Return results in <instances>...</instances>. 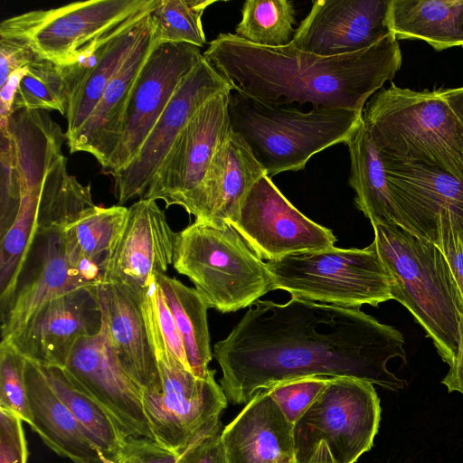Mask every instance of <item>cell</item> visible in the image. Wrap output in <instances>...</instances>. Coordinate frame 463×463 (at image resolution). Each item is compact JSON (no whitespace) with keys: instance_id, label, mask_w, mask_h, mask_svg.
Here are the masks:
<instances>
[{"instance_id":"6da1fadb","label":"cell","mask_w":463,"mask_h":463,"mask_svg":"<svg viewBox=\"0 0 463 463\" xmlns=\"http://www.w3.org/2000/svg\"><path fill=\"white\" fill-rule=\"evenodd\" d=\"M404 338L359 308L291 298L285 304L253 303L213 347L221 386L233 404L256 392L303 377H354L398 391L406 382L387 362H406Z\"/></svg>"},{"instance_id":"7a4b0ae2","label":"cell","mask_w":463,"mask_h":463,"mask_svg":"<svg viewBox=\"0 0 463 463\" xmlns=\"http://www.w3.org/2000/svg\"><path fill=\"white\" fill-rule=\"evenodd\" d=\"M203 56L232 90L272 106L310 103L313 108L363 112L370 97L394 78L402 52L392 33L364 50L333 57L248 43L220 33Z\"/></svg>"},{"instance_id":"3957f363","label":"cell","mask_w":463,"mask_h":463,"mask_svg":"<svg viewBox=\"0 0 463 463\" xmlns=\"http://www.w3.org/2000/svg\"><path fill=\"white\" fill-rule=\"evenodd\" d=\"M362 116L381 156L463 175V126L439 89L415 91L392 83L367 100Z\"/></svg>"},{"instance_id":"277c9868","label":"cell","mask_w":463,"mask_h":463,"mask_svg":"<svg viewBox=\"0 0 463 463\" xmlns=\"http://www.w3.org/2000/svg\"><path fill=\"white\" fill-rule=\"evenodd\" d=\"M373 228V243L391 276L392 299L413 315L450 366L458 350L459 315L444 256L435 244L400 226Z\"/></svg>"},{"instance_id":"5b68a950","label":"cell","mask_w":463,"mask_h":463,"mask_svg":"<svg viewBox=\"0 0 463 463\" xmlns=\"http://www.w3.org/2000/svg\"><path fill=\"white\" fill-rule=\"evenodd\" d=\"M232 90L229 115L269 177L305 168L322 150L346 143L362 124V112L272 106Z\"/></svg>"},{"instance_id":"8992f818","label":"cell","mask_w":463,"mask_h":463,"mask_svg":"<svg viewBox=\"0 0 463 463\" xmlns=\"http://www.w3.org/2000/svg\"><path fill=\"white\" fill-rule=\"evenodd\" d=\"M173 265L222 313L250 307L272 290L265 262L230 224L195 221L176 232Z\"/></svg>"},{"instance_id":"52a82bcc","label":"cell","mask_w":463,"mask_h":463,"mask_svg":"<svg viewBox=\"0 0 463 463\" xmlns=\"http://www.w3.org/2000/svg\"><path fill=\"white\" fill-rule=\"evenodd\" d=\"M272 290L347 308L392 299L391 276L371 243L364 249L329 247L265 262Z\"/></svg>"},{"instance_id":"ba28073f","label":"cell","mask_w":463,"mask_h":463,"mask_svg":"<svg viewBox=\"0 0 463 463\" xmlns=\"http://www.w3.org/2000/svg\"><path fill=\"white\" fill-rule=\"evenodd\" d=\"M381 406L368 381L333 377L293 424L295 463H306L325 442L336 463H354L370 450Z\"/></svg>"},{"instance_id":"9c48e42d","label":"cell","mask_w":463,"mask_h":463,"mask_svg":"<svg viewBox=\"0 0 463 463\" xmlns=\"http://www.w3.org/2000/svg\"><path fill=\"white\" fill-rule=\"evenodd\" d=\"M159 0H90L12 16L0 24V36L27 43L39 56L71 64L99 39Z\"/></svg>"},{"instance_id":"30bf717a","label":"cell","mask_w":463,"mask_h":463,"mask_svg":"<svg viewBox=\"0 0 463 463\" xmlns=\"http://www.w3.org/2000/svg\"><path fill=\"white\" fill-rule=\"evenodd\" d=\"M162 392H143L144 410L154 439L178 456L202 437L222 428L227 397L215 371L199 378L174 356L156 355Z\"/></svg>"},{"instance_id":"8fae6325","label":"cell","mask_w":463,"mask_h":463,"mask_svg":"<svg viewBox=\"0 0 463 463\" xmlns=\"http://www.w3.org/2000/svg\"><path fill=\"white\" fill-rule=\"evenodd\" d=\"M232 90L215 95L194 113L156 170L142 198L186 209L218 147L232 133L229 115Z\"/></svg>"},{"instance_id":"7c38bea8","label":"cell","mask_w":463,"mask_h":463,"mask_svg":"<svg viewBox=\"0 0 463 463\" xmlns=\"http://www.w3.org/2000/svg\"><path fill=\"white\" fill-rule=\"evenodd\" d=\"M200 48L188 43L156 44L132 87L125 109L121 138L106 168H125L170 102L183 80L202 60Z\"/></svg>"},{"instance_id":"4fadbf2b","label":"cell","mask_w":463,"mask_h":463,"mask_svg":"<svg viewBox=\"0 0 463 463\" xmlns=\"http://www.w3.org/2000/svg\"><path fill=\"white\" fill-rule=\"evenodd\" d=\"M232 226L267 261L324 250L336 241L330 229L300 213L267 175L249 191Z\"/></svg>"},{"instance_id":"5bb4252c","label":"cell","mask_w":463,"mask_h":463,"mask_svg":"<svg viewBox=\"0 0 463 463\" xmlns=\"http://www.w3.org/2000/svg\"><path fill=\"white\" fill-rule=\"evenodd\" d=\"M227 90H232L229 81L203 57L179 85L137 156L111 174L118 205L144 196L156 170L191 118L209 99Z\"/></svg>"},{"instance_id":"9a60e30c","label":"cell","mask_w":463,"mask_h":463,"mask_svg":"<svg viewBox=\"0 0 463 463\" xmlns=\"http://www.w3.org/2000/svg\"><path fill=\"white\" fill-rule=\"evenodd\" d=\"M102 322L97 286H87L48 301L3 341L41 367L64 368L76 343L97 335Z\"/></svg>"},{"instance_id":"2e32d148","label":"cell","mask_w":463,"mask_h":463,"mask_svg":"<svg viewBox=\"0 0 463 463\" xmlns=\"http://www.w3.org/2000/svg\"><path fill=\"white\" fill-rule=\"evenodd\" d=\"M63 369L109 411L125 436L154 439L144 410L143 392L119 363L103 322L97 335L76 343Z\"/></svg>"},{"instance_id":"e0dca14e","label":"cell","mask_w":463,"mask_h":463,"mask_svg":"<svg viewBox=\"0 0 463 463\" xmlns=\"http://www.w3.org/2000/svg\"><path fill=\"white\" fill-rule=\"evenodd\" d=\"M175 235L156 201L134 203L107 262L104 282L124 288L139 300L155 277L166 274L173 264Z\"/></svg>"},{"instance_id":"ac0fdd59","label":"cell","mask_w":463,"mask_h":463,"mask_svg":"<svg viewBox=\"0 0 463 463\" xmlns=\"http://www.w3.org/2000/svg\"><path fill=\"white\" fill-rule=\"evenodd\" d=\"M391 0H317L295 30L292 43L301 51L333 57L356 52L391 33Z\"/></svg>"},{"instance_id":"d6986e66","label":"cell","mask_w":463,"mask_h":463,"mask_svg":"<svg viewBox=\"0 0 463 463\" xmlns=\"http://www.w3.org/2000/svg\"><path fill=\"white\" fill-rule=\"evenodd\" d=\"M381 158L404 230L435 244L439 215L449 213L463 222V175L424 164Z\"/></svg>"},{"instance_id":"ffe728a7","label":"cell","mask_w":463,"mask_h":463,"mask_svg":"<svg viewBox=\"0 0 463 463\" xmlns=\"http://www.w3.org/2000/svg\"><path fill=\"white\" fill-rule=\"evenodd\" d=\"M40 240L35 271L18 288L2 314L1 341L10 338L45 303L67 292L104 282L105 269L70 255L62 232L36 235Z\"/></svg>"},{"instance_id":"44dd1931","label":"cell","mask_w":463,"mask_h":463,"mask_svg":"<svg viewBox=\"0 0 463 463\" xmlns=\"http://www.w3.org/2000/svg\"><path fill=\"white\" fill-rule=\"evenodd\" d=\"M265 175L243 137L232 130L215 152L185 211L197 222L232 225L245 196Z\"/></svg>"},{"instance_id":"7402d4cb","label":"cell","mask_w":463,"mask_h":463,"mask_svg":"<svg viewBox=\"0 0 463 463\" xmlns=\"http://www.w3.org/2000/svg\"><path fill=\"white\" fill-rule=\"evenodd\" d=\"M102 319L119 363L142 392H162L163 384L139 301L124 288L97 285Z\"/></svg>"},{"instance_id":"603a6c76","label":"cell","mask_w":463,"mask_h":463,"mask_svg":"<svg viewBox=\"0 0 463 463\" xmlns=\"http://www.w3.org/2000/svg\"><path fill=\"white\" fill-rule=\"evenodd\" d=\"M228 463H278L295 458L293 423L261 390L222 431Z\"/></svg>"},{"instance_id":"cb8c5ba5","label":"cell","mask_w":463,"mask_h":463,"mask_svg":"<svg viewBox=\"0 0 463 463\" xmlns=\"http://www.w3.org/2000/svg\"><path fill=\"white\" fill-rule=\"evenodd\" d=\"M156 44L151 24L118 71L107 84L90 118L74 137L68 141L71 153H89L104 169L107 168L121 138L123 117L132 87Z\"/></svg>"},{"instance_id":"d4e9b609","label":"cell","mask_w":463,"mask_h":463,"mask_svg":"<svg viewBox=\"0 0 463 463\" xmlns=\"http://www.w3.org/2000/svg\"><path fill=\"white\" fill-rule=\"evenodd\" d=\"M24 378L31 428L55 453L74 463H106L69 408L55 393L41 367L27 360Z\"/></svg>"},{"instance_id":"484cf974","label":"cell","mask_w":463,"mask_h":463,"mask_svg":"<svg viewBox=\"0 0 463 463\" xmlns=\"http://www.w3.org/2000/svg\"><path fill=\"white\" fill-rule=\"evenodd\" d=\"M151 10L129 18L105 38L97 62L85 71L80 83L71 97L65 116L67 141L74 137L90 118L107 84L150 27Z\"/></svg>"},{"instance_id":"4316f807","label":"cell","mask_w":463,"mask_h":463,"mask_svg":"<svg viewBox=\"0 0 463 463\" xmlns=\"http://www.w3.org/2000/svg\"><path fill=\"white\" fill-rule=\"evenodd\" d=\"M387 23L399 40H422L436 51L463 47V0H391Z\"/></svg>"},{"instance_id":"83f0119b","label":"cell","mask_w":463,"mask_h":463,"mask_svg":"<svg viewBox=\"0 0 463 463\" xmlns=\"http://www.w3.org/2000/svg\"><path fill=\"white\" fill-rule=\"evenodd\" d=\"M363 117V116H362ZM346 146L350 155L349 184L354 203L373 224H393L403 229L392 199L384 165L364 121Z\"/></svg>"},{"instance_id":"f1b7e54d","label":"cell","mask_w":463,"mask_h":463,"mask_svg":"<svg viewBox=\"0 0 463 463\" xmlns=\"http://www.w3.org/2000/svg\"><path fill=\"white\" fill-rule=\"evenodd\" d=\"M1 110H57L66 116L71 89L64 64L37 56L1 87Z\"/></svg>"},{"instance_id":"f546056e","label":"cell","mask_w":463,"mask_h":463,"mask_svg":"<svg viewBox=\"0 0 463 463\" xmlns=\"http://www.w3.org/2000/svg\"><path fill=\"white\" fill-rule=\"evenodd\" d=\"M173 314L181 335L188 365L199 378H206L213 370V358L207 323L209 308L195 288H189L167 274L155 277Z\"/></svg>"},{"instance_id":"4dcf8cb0","label":"cell","mask_w":463,"mask_h":463,"mask_svg":"<svg viewBox=\"0 0 463 463\" xmlns=\"http://www.w3.org/2000/svg\"><path fill=\"white\" fill-rule=\"evenodd\" d=\"M41 367V366H40ZM45 378L80 423L101 457L113 461L127 436L109 411L61 367H41Z\"/></svg>"},{"instance_id":"1f68e13d","label":"cell","mask_w":463,"mask_h":463,"mask_svg":"<svg viewBox=\"0 0 463 463\" xmlns=\"http://www.w3.org/2000/svg\"><path fill=\"white\" fill-rule=\"evenodd\" d=\"M96 205L90 184L70 175L62 155L45 175L40 193L36 235L62 232Z\"/></svg>"},{"instance_id":"d6a6232c","label":"cell","mask_w":463,"mask_h":463,"mask_svg":"<svg viewBox=\"0 0 463 463\" xmlns=\"http://www.w3.org/2000/svg\"><path fill=\"white\" fill-rule=\"evenodd\" d=\"M44 177L23 191L16 215L9 228L1 235L0 300L2 314L7 308L18 288L24 263L36 238L38 204Z\"/></svg>"},{"instance_id":"836d02e7","label":"cell","mask_w":463,"mask_h":463,"mask_svg":"<svg viewBox=\"0 0 463 463\" xmlns=\"http://www.w3.org/2000/svg\"><path fill=\"white\" fill-rule=\"evenodd\" d=\"M128 208L95 206L62 232L67 250L106 270L107 262L123 230Z\"/></svg>"},{"instance_id":"e575fe53","label":"cell","mask_w":463,"mask_h":463,"mask_svg":"<svg viewBox=\"0 0 463 463\" xmlns=\"http://www.w3.org/2000/svg\"><path fill=\"white\" fill-rule=\"evenodd\" d=\"M296 14L290 0H247L243 3L235 35L260 46L288 45L295 33Z\"/></svg>"},{"instance_id":"d590c367","label":"cell","mask_w":463,"mask_h":463,"mask_svg":"<svg viewBox=\"0 0 463 463\" xmlns=\"http://www.w3.org/2000/svg\"><path fill=\"white\" fill-rule=\"evenodd\" d=\"M214 0H159L150 11L156 44L188 43L198 48L205 43L202 25L204 10Z\"/></svg>"},{"instance_id":"8d00e7d4","label":"cell","mask_w":463,"mask_h":463,"mask_svg":"<svg viewBox=\"0 0 463 463\" xmlns=\"http://www.w3.org/2000/svg\"><path fill=\"white\" fill-rule=\"evenodd\" d=\"M138 301L155 355H172L191 372L173 314L156 279Z\"/></svg>"},{"instance_id":"74e56055","label":"cell","mask_w":463,"mask_h":463,"mask_svg":"<svg viewBox=\"0 0 463 463\" xmlns=\"http://www.w3.org/2000/svg\"><path fill=\"white\" fill-rule=\"evenodd\" d=\"M26 359L8 342L0 345V410L18 416L30 426L33 416L27 397Z\"/></svg>"},{"instance_id":"f35d334b","label":"cell","mask_w":463,"mask_h":463,"mask_svg":"<svg viewBox=\"0 0 463 463\" xmlns=\"http://www.w3.org/2000/svg\"><path fill=\"white\" fill-rule=\"evenodd\" d=\"M1 235L12 224L21 200V176L14 139L5 122H1Z\"/></svg>"},{"instance_id":"ab89813d","label":"cell","mask_w":463,"mask_h":463,"mask_svg":"<svg viewBox=\"0 0 463 463\" xmlns=\"http://www.w3.org/2000/svg\"><path fill=\"white\" fill-rule=\"evenodd\" d=\"M328 381L329 378L326 377H303L277 383L266 390L287 419L294 424Z\"/></svg>"},{"instance_id":"60d3db41","label":"cell","mask_w":463,"mask_h":463,"mask_svg":"<svg viewBox=\"0 0 463 463\" xmlns=\"http://www.w3.org/2000/svg\"><path fill=\"white\" fill-rule=\"evenodd\" d=\"M435 245L441 251L449 266L457 298L458 312H463V239L460 230L463 222L451 214L439 215L436 222Z\"/></svg>"},{"instance_id":"b9f144b4","label":"cell","mask_w":463,"mask_h":463,"mask_svg":"<svg viewBox=\"0 0 463 463\" xmlns=\"http://www.w3.org/2000/svg\"><path fill=\"white\" fill-rule=\"evenodd\" d=\"M179 456L153 439L128 436L112 463H177ZM109 461V460H108Z\"/></svg>"},{"instance_id":"7bdbcfd3","label":"cell","mask_w":463,"mask_h":463,"mask_svg":"<svg viewBox=\"0 0 463 463\" xmlns=\"http://www.w3.org/2000/svg\"><path fill=\"white\" fill-rule=\"evenodd\" d=\"M38 56L24 42L0 36V87L16 71L24 68Z\"/></svg>"},{"instance_id":"ee69618b","label":"cell","mask_w":463,"mask_h":463,"mask_svg":"<svg viewBox=\"0 0 463 463\" xmlns=\"http://www.w3.org/2000/svg\"><path fill=\"white\" fill-rule=\"evenodd\" d=\"M222 431L220 428L199 439L179 456L177 463H228Z\"/></svg>"},{"instance_id":"f6af8a7d","label":"cell","mask_w":463,"mask_h":463,"mask_svg":"<svg viewBox=\"0 0 463 463\" xmlns=\"http://www.w3.org/2000/svg\"><path fill=\"white\" fill-rule=\"evenodd\" d=\"M458 345L452 364L449 373L441 381L446 385L449 392L453 391L463 394V312H458Z\"/></svg>"},{"instance_id":"bcb514c9","label":"cell","mask_w":463,"mask_h":463,"mask_svg":"<svg viewBox=\"0 0 463 463\" xmlns=\"http://www.w3.org/2000/svg\"><path fill=\"white\" fill-rule=\"evenodd\" d=\"M439 91L463 126V87L439 89Z\"/></svg>"},{"instance_id":"7dc6e473","label":"cell","mask_w":463,"mask_h":463,"mask_svg":"<svg viewBox=\"0 0 463 463\" xmlns=\"http://www.w3.org/2000/svg\"><path fill=\"white\" fill-rule=\"evenodd\" d=\"M306 463H336L333 458L327 445L320 442L313 456Z\"/></svg>"},{"instance_id":"c3c4849f","label":"cell","mask_w":463,"mask_h":463,"mask_svg":"<svg viewBox=\"0 0 463 463\" xmlns=\"http://www.w3.org/2000/svg\"><path fill=\"white\" fill-rule=\"evenodd\" d=\"M278 463H295V458H286Z\"/></svg>"},{"instance_id":"681fc988","label":"cell","mask_w":463,"mask_h":463,"mask_svg":"<svg viewBox=\"0 0 463 463\" xmlns=\"http://www.w3.org/2000/svg\"><path fill=\"white\" fill-rule=\"evenodd\" d=\"M104 460H105V462H106V463H112V462H110V461H108V460H107V459H105V458H104Z\"/></svg>"}]
</instances>
